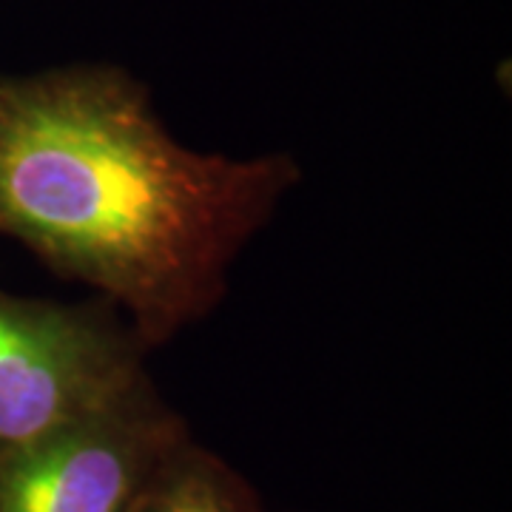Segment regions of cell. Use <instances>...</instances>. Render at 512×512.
I'll return each instance as SVG.
<instances>
[{
    "label": "cell",
    "instance_id": "4",
    "mask_svg": "<svg viewBox=\"0 0 512 512\" xmlns=\"http://www.w3.org/2000/svg\"><path fill=\"white\" fill-rule=\"evenodd\" d=\"M128 512H265L256 490L217 453L183 436L165 450Z\"/></svg>",
    "mask_w": 512,
    "mask_h": 512
},
{
    "label": "cell",
    "instance_id": "3",
    "mask_svg": "<svg viewBox=\"0 0 512 512\" xmlns=\"http://www.w3.org/2000/svg\"><path fill=\"white\" fill-rule=\"evenodd\" d=\"M183 436V416L148 379L92 416L0 450V512H128Z\"/></svg>",
    "mask_w": 512,
    "mask_h": 512
},
{
    "label": "cell",
    "instance_id": "1",
    "mask_svg": "<svg viewBox=\"0 0 512 512\" xmlns=\"http://www.w3.org/2000/svg\"><path fill=\"white\" fill-rule=\"evenodd\" d=\"M299 177L291 154L185 148L114 66L0 74V237L117 302L143 348L220 305Z\"/></svg>",
    "mask_w": 512,
    "mask_h": 512
},
{
    "label": "cell",
    "instance_id": "2",
    "mask_svg": "<svg viewBox=\"0 0 512 512\" xmlns=\"http://www.w3.org/2000/svg\"><path fill=\"white\" fill-rule=\"evenodd\" d=\"M143 345L109 313L0 288V450L146 384Z\"/></svg>",
    "mask_w": 512,
    "mask_h": 512
}]
</instances>
